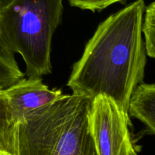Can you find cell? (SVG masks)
<instances>
[{
  "label": "cell",
  "mask_w": 155,
  "mask_h": 155,
  "mask_svg": "<svg viewBox=\"0 0 155 155\" xmlns=\"http://www.w3.org/2000/svg\"><path fill=\"white\" fill-rule=\"evenodd\" d=\"M145 8L144 0H136L99 24L68 80L74 95L107 97L130 118L132 95L144 83Z\"/></svg>",
  "instance_id": "6da1fadb"
},
{
  "label": "cell",
  "mask_w": 155,
  "mask_h": 155,
  "mask_svg": "<svg viewBox=\"0 0 155 155\" xmlns=\"http://www.w3.org/2000/svg\"><path fill=\"white\" fill-rule=\"evenodd\" d=\"M4 91L15 125L28 114L64 96L61 89H50L41 77L24 78Z\"/></svg>",
  "instance_id": "5b68a950"
},
{
  "label": "cell",
  "mask_w": 155,
  "mask_h": 155,
  "mask_svg": "<svg viewBox=\"0 0 155 155\" xmlns=\"http://www.w3.org/2000/svg\"><path fill=\"white\" fill-rule=\"evenodd\" d=\"M64 0H13L0 8V51L18 53L28 77L51 72V39L60 25Z\"/></svg>",
  "instance_id": "3957f363"
},
{
  "label": "cell",
  "mask_w": 155,
  "mask_h": 155,
  "mask_svg": "<svg viewBox=\"0 0 155 155\" xmlns=\"http://www.w3.org/2000/svg\"><path fill=\"white\" fill-rule=\"evenodd\" d=\"M129 113L155 135V83H142L132 95Z\"/></svg>",
  "instance_id": "8992f818"
},
{
  "label": "cell",
  "mask_w": 155,
  "mask_h": 155,
  "mask_svg": "<svg viewBox=\"0 0 155 155\" xmlns=\"http://www.w3.org/2000/svg\"><path fill=\"white\" fill-rule=\"evenodd\" d=\"M131 155H139V154H138L137 153H136V151H135V150H134V151H133V153H132V154H131Z\"/></svg>",
  "instance_id": "4fadbf2b"
},
{
  "label": "cell",
  "mask_w": 155,
  "mask_h": 155,
  "mask_svg": "<svg viewBox=\"0 0 155 155\" xmlns=\"http://www.w3.org/2000/svg\"><path fill=\"white\" fill-rule=\"evenodd\" d=\"M142 32L147 54L155 59V0L145 8Z\"/></svg>",
  "instance_id": "9c48e42d"
},
{
  "label": "cell",
  "mask_w": 155,
  "mask_h": 155,
  "mask_svg": "<svg viewBox=\"0 0 155 155\" xmlns=\"http://www.w3.org/2000/svg\"><path fill=\"white\" fill-rule=\"evenodd\" d=\"M130 125V118L113 100L100 95L92 101L90 127L98 155H131L135 149Z\"/></svg>",
  "instance_id": "277c9868"
},
{
  "label": "cell",
  "mask_w": 155,
  "mask_h": 155,
  "mask_svg": "<svg viewBox=\"0 0 155 155\" xmlns=\"http://www.w3.org/2000/svg\"><path fill=\"white\" fill-rule=\"evenodd\" d=\"M15 125L8 100L4 90H0V150L8 155H15Z\"/></svg>",
  "instance_id": "52a82bcc"
},
{
  "label": "cell",
  "mask_w": 155,
  "mask_h": 155,
  "mask_svg": "<svg viewBox=\"0 0 155 155\" xmlns=\"http://www.w3.org/2000/svg\"><path fill=\"white\" fill-rule=\"evenodd\" d=\"M13 0H0V8L5 7L8 5L10 4Z\"/></svg>",
  "instance_id": "8fae6325"
},
{
  "label": "cell",
  "mask_w": 155,
  "mask_h": 155,
  "mask_svg": "<svg viewBox=\"0 0 155 155\" xmlns=\"http://www.w3.org/2000/svg\"><path fill=\"white\" fill-rule=\"evenodd\" d=\"M92 101L64 95L16 124L15 155H98L90 127Z\"/></svg>",
  "instance_id": "7a4b0ae2"
},
{
  "label": "cell",
  "mask_w": 155,
  "mask_h": 155,
  "mask_svg": "<svg viewBox=\"0 0 155 155\" xmlns=\"http://www.w3.org/2000/svg\"><path fill=\"white\" fill-rule=\"evenodd\" d=\"M24 79L14 54L0 51V90H5Z\"/></svg>",
  "instance_id": "ba28073f"
},
{
  "label": "cell",
  "mask_w": 155,
  "mask_h": 155,
  "mask_svg": "<svg viewBox=\"0 0 155 155\" xmlns=\"http://www.w3.org/2000/svg\"><path fill=\"white\" fill-rule=\"evenodd\" d=\"M0 155H8V154H5V153L3 152V151H2L1 150H0Z\"/></svg>",
  "instance_id": "7c38bea8"
},
{
  "label": "cell",
  "mask_w": 155,
  "mask_h": 155,
  "mask_svg": "<svg viewBox=\"0 0 155 155\" xmlns=\"http://www.w3.org/2000/svg\"><path fill=\"white\" fill-rule=\"evenodd\" d=\"M71 5L92 12L101 11L111 5L126 0H68Z\"/></svg>",
  "instance_id": "30bf717a"
}]
</instances>
